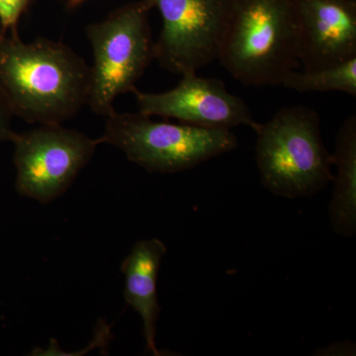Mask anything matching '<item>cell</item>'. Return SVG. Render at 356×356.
Listing matches in <instances>:
<instances>
[{
    "label": "cell",
    "instance_id": "1",
    "mask_svg": "<svg viewBox=\"0 0 356 356\" xmlns=\"http://www.w3.org/2000/svg\"><path fill=\"white\" fill-rule=\"evenodd\" d=\"M90 67L67 44L17 30L0 32V93L13 115L40 125L63 124L88 105Z\"/></svg>",
    "mask_w": 356,
    "mask_h": 356
},
{
    "label": "cell",
    "instance_id": "2",
    "mask_svg": "<svg viewBox=\"0 0 356 356\" xmlns=\"http://www.w3.org/2000/svg\"><path fill=\"white\" fill-rule=\"evenodd\" d=\"M218 60L245 86H281L300 65L292 0H235Z\"/></svg>",
    "mask_w": 356,
    "mask_h": 356
},
{
    "label": "cell",
    "instance_id": "3",
    "mask_svg": "<svg viewBox=\"0 0 356 356\" xmlns=\"http://www.w3.org/2000/svg\"><path fill=\"white\" fill-rule=\"evenodd\" d=\"M255 161L264 187L281 197H311L334 180L315 110L304 105L280 109L266 124L257 123Z\"/></svg>",
    "mask_w": 356,
    "mask_h": 356
},
{
    "label": "cell",
    "instance_id": "4",
    "mask_svg": "<svg viewBox=\"0 0 356 356\" xmlns=\"http://www.w3.org/2000/svg\"><path fill=\"white\" fill-rule=\"evenodd\" d=\"M105 119L102 144L120 149L149 172H184L238 146L235 134L226 129L156 122L140 112L114 111Z\"/></svg>",
    "mask_w": 356,
    "mask_h": 356
},
{
    "label": "cell",
    "instance_id": "5",
    "mask_svg": "<svg viewBox=\"0 0 356 356\" xmlns=\"http://www.w3.org/2000/svg\"><path fill=\"white\" fill-rule=\"evenodd\" d=\"M147 0L116 9L106 19L86 27L93 51L88 105L93 113L108 116L119 95L132 92L154 58Z\"/></svg>",
    "mask_w": 356,
    "mask_h": 356
},
{
    "label": "cell",
    "instance_id": "6",
    "mask_svg": "<svg viewBox=\"0 0 356 356\" xmlns=\"http://www.w3.org/2000/svg\"><path fill=\"white\" fill-rule=\"evenodd\" d=\"M13 143L16 191L42 204L62 196L102 145L99 138L92 139L62 124L16 134Z\"/></svg>",
    "mask_w": 356,
    "mask_h": 356
},
{
    "label": "cell",
    "instance_id": "7",
    "mask_svg": "<svg viewBox=\"0 0 356 356\" xmlns=\"http://www.w3.org/2000/svg\"><path fill=\"white\" fill-rule=\"evenodd\" d=\"M163 19L154 58L172 74H197L219 58L235 0H147Z\"/></svg>",
    "mask_w": 356,
    "mask_h": 356
},
{
    "label": "cell",
    "instance_id": "8",
    "mask_svg": "<svg viewBox=\"0 0 356 356\" xmlns=\"http://www.w3.org/2000/svg\"><path fill=\"white\" fill-rule=\"evenodd\" d=\"M181 76L180 83L165 92L147 93L134 89L139 112L197 127L231 130L248 126L254 130L257 122L247 103L229 93L222 79L196 74Z\"/></svg>",
    "mask_w": 356,
    "mask_h": 356
},
{
    "label": "cell",
    "instance_id": "9",
    "mask_svg": "<svg viewBox=\"0 0 356 356\" xmlns=\"http://www.w3.org/2000/svg\"><path fill=\"white\" fill-rule=\"evenodd\" d=\"M292 7L304 72L356 58V0H292Z\"/></svg>",
    "mask_w": 356,
    "mask_h": 356
},
{
    "label": "cell",
    "instance_id": "10",
    "mask_svg": "<svg viewBox=\"0 0 356 356\" xmlns=\"http://www.w3.org/2000/svg\"><path fill=\"white\" fill-rule=\"evenodd\" d=\"M165 254L166 247L161 241L143 240L134 245L121 264L125 277L124 298L142 318L146 350L156 356L161 355L156 343V322L161 312L156 284Z\"/></svg>",
    "mask_w": 356,
    "mask_h": 356
},
{
    "label": "cell",
    "instance_id": "11",
    "mask_svg": "<svg viewBox=\"0 0 356 356\" xmlns=\"http://www.w3.org/2000/svg\"><path fill=\"white\" fill-rule=\"evenodd\" d=\"M332 165L337 166L329 218L337 236L356 234V116L350 115L337 132Z\"/></svg>",
    "mask_w": 356,
    "mask_h": 356
},
{
    "label": "cell",
    "instance_id": "12",
    "mask_svg": "<svg viewBox=\"0 0 356 356\" xmlns=\"http://www.w3.org/2000/svg\"><path fill=\"white\" fill-rule=\"evenodd\" d=\"M281 86L298 92L341 91L356 96V58L314 72L291 70L283 77Z\"/></svg>",
    "mask_w": 356,
    "mask_h": 356
},
{
    "label": "cell",
    "instance_id": "13",
    "mask_svg": "<svg viewBox=\"0 0 356 356\" xmlns=\"http://www.w3.org/2000/svg\"><path fill=\"white\" fill-rule=\"evenodd\" d=\"M33 0H0V26L1 31L17 30L23 14L31 6Z\"/></svg>",
    "mask_w": 356,
    "mask_h": 356
},
{
    "label": "cell",
    "instance_id": "14",
    "mask_svg": "<svg viewBox=\"0 0 356 356\" xmlns=\"http://www.w3.org/2000/svg\"><path fill=\"white\" fill-rule=\"evenodd\" d=\"M13 116L10 110L4 102L1 93H0V143L11 142L15 138L16 134L10 126V118Z\"/></svg>",
    "mask_w": 356,
    "mask_h": 356
},
{
    "label": "cell",
    "instance_id": "15",
    "mask_svg": "<svg viewBox=\"0 0 356 356\" xmlns=\"http://www.w3.org/2000/svg\"><path fill=\"white\" fill-rule=\"evenodd\" d=\"M67 1H69V6L70 7H76L79 6V4L83 3L86 0H67Z\"/></svg>",
    "mask_w": 356,
    "mask_h": 356
}]
</instances>
